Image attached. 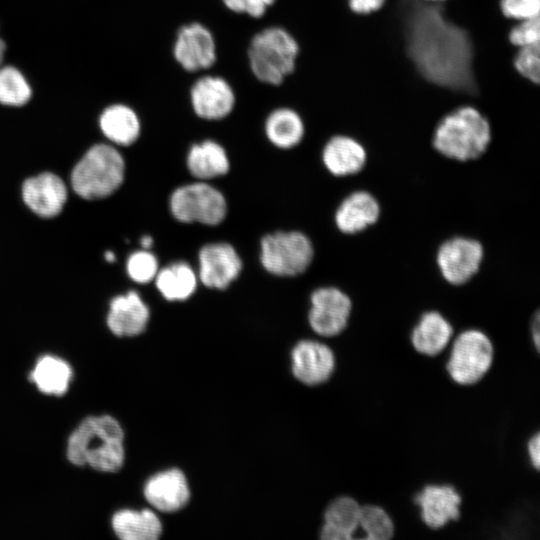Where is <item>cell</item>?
I'll list each match as a JSON object with an SVG mask.
<instances>
[{"instance_id":"6da1fadb","label":"cell","mask_w":540,"mask_h":540,"mask_svg":"<svg viewBox=\"0 0 540 540\" xmlns=\"http://www.w3.org/2000/svg\"><path fill=\"white\" fill-rule=\"evenodd\" d=\"M493 139V126L477 106L464 103L444 113L431 133L432 147L442 156L471 161L486 153Z\"/></svg>"},{"instance_id":"7a4b0ae2","label":"cell","mask_w":540,"mask_h":540,"mask_svg":"<svg viewBox=\"0 0 540 540\" xmlns=\"http://www.w3.org/2000/svg\"><path fill=\"white\" fill-rule=\"evenodd\" d=\"M123 439L122 427L115 418L109 415L85 418L68 439V460L74 465L116 472L124 462Z\"/></svg>"},{"instance_id":"3957f363","label":"cell","mask_w":540,"mask_h":540,"mask_svg":"<svg viewBox=\"0 0 540 540\" xmlns=\"http://www.w3.org/2000/svg\"><path fill=\"white\" fill-rule=\"evenodd\" d=\"M299 45L284 28L267 27L255 34L248 48V61L261 82L280 85L296 66Z\"/></svg>"},{"instance_id":"277c9868","label":"cell","mask_w":540,"mask_h":540,"mask_svg":"<svg viewBox=\"0 0 540 540\" xmlns=\"http://www.w3.org/2000/svg\"><path fill=\"white\" fill-rule=\"evenodd\" d=\"M125 163L114 147L98 144L91 147L71 174L73 190L82 198L94 200L114 193L122 184Z\"/></svg>"},{"instance_id":"5b68a950","label":"cell","mask_w":540,"mask_h":540,"mask_svg":"<svg viewBox=\"0 0 540 540\" xmlns=\"http://www.w3.org/2000/svg\"><path fill=\"white\" fill-rule=\"evenodd\" d=\"M313 257L312 242L300 231H277L261 239V264L275 276L300 275L308 269Z\"/></svg>"},{"instance_id":"8992f818","label":"cell","mask_w":540,"mask_h":540,"mask_svg":"<svg viewBox=\"0 0 540 540\" xmlns=\"http://www.w3.org/2000/svg\"><path fill=\"white\" fill-rule=\"evenodd\" d=\"M169 209L179 222L207 226L219 225L228 212L223 193L202 180L176 188L169 198Z\"/></svg>"},{"instance_id":"52a82bcc","label":"cell","mask_w":540,"mask_h":540,"mask_svg":"<svg viewBox=\"0 0 540 540\" xmlns=\"http://www.w3.org/2000/svg\"><path fill=\"white\" fill-rule=\"evenodd\" d=\"M494 348L490 338L478 329L461 332L454 340L446 370L462 386L478 383L490 370Z\"/></svg>"},{"instance_id":"ba28073f","label":"cell","mask_w":540,"mask_h":540,"mask_svg":"<svg viewBox=\"0 0 540 540\" xmlns=\"http://www.w3.org/2000/svg\"><path fill=\"white\" fill-rule=\"evenodd\" d=\"M484 256L482 244L468 237H453L438 249L437 265L443 278L450 284L469 281L480 269Z\"/></svg>"},{"instance_id":"9c48e42d","label":"cell","mask_w":540,"mask_h":540,"mask_svg":"<svg viewBox=\"0 0 540 540\" xmlns=\"http://www.w3.org/2000/svg\"><path fill=\"white\" fill-rule=\"evenodd\" d=\"M308 320L318 335L333 337L347 326L352 310L350 297L336 287H320L310 297Z\"/></svg>"},{"instance_id":"30bf717a","label":"cell","mask_w":540,"mask_h":540,"mask_svg":"<svg viewBox=\"0 0 540 540\" xmlns=\"http://www.w3.org/2000/svg\"><path fill=\"white\" fill-rule=\"evenodd\" d=\"M198 279L210 289L224 290L235 281L242 270V260L236 249L227 242H212L198 253Z\"/></svg>"},{"instance_id":"8fae6325","label":"cell","mask_w":540,"mask_h":540,"mask_svg":"<svg viewBox=\"0 0 540 540\" xmlns=\"http://www.w3.org/2000/svg\"><path fill=\"white\" fill-rule=\"evenodd\" d=\"M173 55L188 72L211 67L216 61V43L211 31L196 22L182 26L176 35Z\"/></svg>"},{"instance_id":"7c38bea8","label":"cell","mask_w":540,"mask_h":540,"mask_svg":"<svg viewBox=\"0 0 540 540\" xmlns=\"http://www.w3.org/2000/svg\"><path fill=\"white\" fill-rule=\"evenodd\" d=\"M195 114L205 120H220L234 109L236 97L231 85L222 77L206 75L196 80L190 90Z\"/></svg>"},{"instance_id":"4fadbf2b","label":"cell","mask_w":540,"mask_h":540,"mask_svg":"<svg viewBox=\"0 0 540 540\" xmlns=\"http://www.w3.org/2000/svg\"><path fill=\"white\" fill-rule=\"evenodd\" d=\"M334 368V353L321 342L302 340L292 350L293 374L306 385L314 386L326 382Z\"/></svg>"},{"instance_id":"5bb4252c","label":"cell","mask_w":540,"mask_h":540,"mask_svg":"<svg viewBox=\"0 0 540 540\" xmlns=\"http://www.w3.org/2000/svg\"><path fill=\"white\" fill-rule=\"evenodd\" d=\"M422 521L431 529H440L460 517L462 498L452 485H426L414 498Z\"/></svg>"},{"instance_id":"9a60e30c","label":"cell","mask_w":540,"mask_h":540,"mask_svg":"<svg viewBox=\"0 0 540 540\" xmlns=\"http://www.w3.org/2000/svg\"><path fill=\"white\" fill-rule=\"evenodd\" d=\"M22 195L34 213L51 218L61 212L67 200V189L60 177L46 172L28 178L23 184Z\"/></svg>"},{"instance_id":"2e32d148","label":"cell","mask_w":540,"mask_h":540,"mask_svg":"<svg viewBox=\"0 0 540 540\" xmlns=\"http://www.w3.org/2000/svg\"><path fill=\"white\" fill-rule=\"evenodd\" d=\"M322 161L332 175L349 176L363 169L367 151L357 138L348 134H336L325 143Z\"/></svg>"},{"instance_id":"e0dca14e","label":"cell","mask_w":540,"mask_h":540,"mask_svg":"<svg viewBox=\"0 0 540 540\" xmlns=\"http://www.w3.org/2000/svg\"><path fill=\"white\" fill-rule=\"evenodd\" d=\"M144 496L156 509L175 512L187 504L190 491L185 475L179 469H169L147 481Z\"/></svg>"},{"instance_id":"ac0fdd59","label":"cell","mask_w":540,"mask_h":540,"mask_svg":"<svg viewBox=\"0 0 540 540\" xmlns=\"http://www.w3.org/2000/svg\"><path fill=\"white\" fill-rule=\"evenodd\" d=\"M149 316V308L140 295L129 291L111 301L107 324L115 335L131 337L146 329Z\"/></svg>"},{"instance_id":"d6986e66","label":"cell","mask_w":540,"mask_h":540,"mask_svg":"<svg viewBox=\"0 0 540 540\" xmlns=\"http://www.w3.org/2000/svg\"><path fill=\"white\" fill-rule=\"evenodd\" d=\"M380 205L367 191L359 190L349 194L335 212V224L345 234H356L377 222Z\"/></svg>"},{"instance_id":"ffe728a7","label":"cell","mask_w":540,"mask_h":540,"mask_svg":"<svg viewBox=\"0 0 540 540\" xmlns=\"http://www.w3.org/2000/svg\"><path fill=\"white\" fill-rule=\"evenodd\" d=\"M453 335L450 322L437 311L422 314L411 333L413 348L422 355L436 356L448 345Z\"/></svg>"},{"instance_id":"44dd1931","label":"cell","mask_w":540,"mask_h":540,"mask_svg":"<svg viewBox=\"0 0 540 540\" xmlns=\"http://www.w3.org/2000/svg\"><path fill=\"white\" fill-rule=\"evenodd\" d=\"M360 504L352 497L341 496L333 500L324 512V525L320 531L323 540H351L359 527Z\"/></svg>"},{"instance_id":"7402d4cb","label":"cell","mask_w":540,"mask_h":540,"mask_svg":"<svg viewBox=\"0 0 540 540\" xmlns=\"http://www.w3.org/2000/svg\"><path fill=\"white\" fill-rule=\"evenodd\" d=\"M186 164L190 174L202 181L223 176L230 169L226 150L213 140H204L192 145L187 154Z\"/></svg>"},{"instance_id":"603a6c76","label":"cell","mask_w":540,"mask_h":540,"mask_svg":"<svg viewBox=\"0 0 540 540\" xmlns=\"http://www.w3.org/2000/svg\"><path fill=\"white\" fill-rule=\"evenodd\" d=\"M198 276L184 261L170 263L159 269L155 284L160 294L168 301H184L196 291Z\"/></svg>"},{"instance_id":"cb8c5ba5","label":"cell","mask_w":540,"mask_h":540,"mask_svg":"<svg viewBox=\"0 0 540 540\" xmlns=\"http://www.w3.org/2000/svg\"><path fill=\"white\" fill-rule=\"evenodd\" d=\"M264 131L267 139L275 147L290 149L302 141L305 126L302 117L295 110L281 107L267 116Z\"/></svg>"},{"instance_id":"d4e9b609","label":"cell","mask_w":540,"mask_h":540,"mask_svg":"<svg viewBox=\"0 0 540 540\" xmlns=\"http://www.w3.org/2000/svg\"><path fill=\"white\" fill-rule=\"evenodd\" d=\"M112 527L123 540H155L162 532L159 518L148 509L118 511L112 518Z\"/></svg>"},{"instance_id":"484cf974","label":"cell","mask_w":540,"mask_h":540,"mask_svg":"<svg viewBox=\"0 0 540 540\" xmlns=\"http://www.w3.org/2000/svg\"><path fill=\"white\" fill-rule=\"evenodd\" d=\"M100 128L112 142L129 146L140 135V121L135 111L123 104L107 107L100 117Z\"/></svg>"},{"instance_id":"4316f807","label":"cell","mask_w":540,"mask_h":540,"mask_svg":"<svg viewBox=\"0 0 540 540\" xmlns=\"http://www.w3.org/2000/svg\"><path fill=\"white\" fill-rule=\"evenodd\" d=\"M72 378L70 365L61 358L45 355L37 360L29 379L44 394L61 396L68 390Z\"/></svg>"},{"instance_id":"83f0119b","label":"cell","mask_w":540,"mask_h":540,"mask_svg":"<svg viewBox=\"0 0 540 540\" xmlns=\"http://www.w3.org/2000/svg\"><path fill=\"white\" fill-rule=\"evenodd\" d=\"M32 91L22 73L12 66L0 69V103L8 106L26 104Z\"/></svg>"},{"instance_id":"f1b7e54d","label":"cell","mask_w":540,"mask_h":540,"mask_svg":"<svg viewBox=\"0 0 540 540\" xmlns=\"http://www.w3.org/2000/svg\"><path fill=\"white\" fill-rule=\"evenodd\" d=\"M358 525L365 532V539L389 540L394 536V522L380 506H361Z\"/></svg>"},{"instance_id":"f546056e","label":"cell","mask_w":540,"mask_h":540,"mask_svg":"<svg viewBox=\"0 0 540 540\" xmlns=\"http://www.w3.org/2000/svg\"><path fill=\"white\" fill-rule=\"evenodd\" d=\"M511 64L521 78L540 85V43L516 48Z\"/></svg>"},{"instance_id":"4dcf8cb0","label":"cell","mask_w":540,"mask_h":540,"mask_svg":"<svg viewBox=\"0 0 540 540\" xmlns=\"http://www.w3.org/2000/svg\"><path fill=\"white\" fill-rule=\"evenodd\" d=\"M158 271V260L149 250L143 249L136 251L128 258V275L137 283L145 284L152 281L155 279Z\"/></svg>"},{"instance_id":"1f68e13d","label":"cell","mask_w":540,"mask_h":540,"mask_svg":"<svg viewBox=\"0 0 540 540\" xmlns=\"http://www.w3.org/2000/svg\"><path fill=\"white\" fill-rule=\"evenodd\" d=\"M507 41L514 48L540 43V16L513 22L507 32Z\"/></svg>"},{"instance_id":"d6a6232c","label":"cell","mask_w":540,"mask_h":540,"mask_svg":"<svg viewBox=\"0 0 540 540\" xmlns=\"http://www.w3.org/2000/svg\"><path fill=\"white\" fill-rule=\"evenodd\" d=\"M501 15L512 22L540 16V0H499Z\"/></svg>"},{"instance_id":"836d02e7","label":"cell","mask_w":540,"mask_h":540,"mask_svg":"<svg viewBox=\"0 0 540 540\" xmlns=\"http://www.w3.org/2000/svg\"><path fill=\"white\" fill-rule=\"evenodd\" d=\"M224 5L236 13L247 14L254 18L262 17L267 8L276 0H222Z\"/></svg>"},{"instance_id":"e575fe53","label":"cell","mask_w":540,"mask_h":540,"mask_svg":"<svg viewBox=\"0 0 540 540\" xmlns=\"http://www.w3.org/2000/svg\"><path fill=\"white\" fill-rule=\"evenodd\" d=\"M387 0H347L348 9L355 15L368 16L382 10Z\"/></svg>"},{"instance_id":"d590c367","label":"cell","mask_w":540,"mask_h":540,"mask_svg":"<svg viewBox=\"0 0 540 540\" xmlns=\"http://www.w3.org/2000/svg\"><path fill=\"white\" fill-rule=\"evenodd\" d=\"M527 453L535 470L540 467V434L536 432L527 442Z\"/></svg>"},{"instance_id":"8d00e7d4","label":"cell","mask_w":540,"mask_h":540,"mask_svg":"<svg viewBox=\"0 0 540 540\" xmlns=\"http://www.w3.org/2000/svg\"><path fill=\"white\" fill-rule=\"evenodd\" d=\"M539 318H540L539 313L536 312L534 319L532 321V327H531L532 339H533L535 349L537 350V352H539V347H540V327H539L540 319Z\"/></svg>"},{"instance_id":"74e56055","label":"cell","mask_w":540,"mask_h":540,"mask_svg":"<svg viewBox=\"0 0 540 540\" xmlns=\"http://www.w3.org/2000/svg\"><path fill=\"white\" fill-rule=\"evenodd\" d=\"M153 244V239L149 235H145L141 238V246L143 249L148 250Z\"/></svg>"},{"instance_id":"f35d334b","label":"cell","mask_w":540,"mask_h":540,"mask_svg":"<svg viewBox=\"0 0 540 540\" xmlns=\"http://www.w3.org/2000/svg\"><path fill=\"white\" fill-rule=\"evenodd\" d=\"M5 48H6L5 42L0 38V65L3 61Z\"/></svg>"},{"instance_id":"ab89813d","label":"cell","mask_w":540,"mask_h":540,"mask_svg":"<svg viewBox=\"0 0 540 540\" xmlns=\"http://www.w3.org/2000/svg\"><path fill=\"white\" fill-rule=\"evenodd\" d=\"M105 259L108 262H112V261L115 260V255L111 251H107L106 254H105Z\"/></svg>"},{"instance_id":"60d3db41","label":"cell","mask_w":540,"mask_h":540,"mask_svg":"<svg viewBox=\"0 0 540 540\" xmlns=\"http://www.w3.org/2000/svg\"><path fill=\"white\" fill-rule=\"evenodd\" d=\"M423 1H426V2H445L447 0H423Z\"/></svg>"}]
</instances>
